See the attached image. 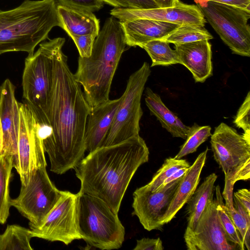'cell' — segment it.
Returning <instances> with one entry per match:
<instances>
[{
  "label": "cell",
  "mask_w": 250,
  "mask_h": 250,
  "mask_svg": "<svg viewBox=\"0 0 250 250\" xmlns=\"http://www.w3.org/2000/svg\"><path fill=\"white\" fill-rule=\"evenodd\" d=\"M79 52L80 57H90L96 36L93 35H76L71 37Z\"/></svg>",
  "instance_id": "obj_34"
},
{
  "label": "cell",
  "mask_w": 250,
  "mask_h": 250,
  "mask_svg": "<svg viewBox=\"0 0 250 250\" xmlns=\"http://www.w3.org/2000/svg\"><path fill=\"white\" fill-rule=\"evenodd\" d=\"M149 154L139 135L89 152L74 168L81 182L79 192L102 200L118 214L132 177Z\"/></svg>",
  "instance_id": "obj_2"
},
{
  "label": "cell",
  "mask_w": 250,
  "mask_h": 250,
  "mask_svg": "<svg viewBox=\"0 0 250 250\" xmlns=\"http://www.w3.org/2000/svg\"><path fill=\"white\" fill-rule=\"evenodd\" d=\"M57 11L62 27L71 37L93 35L100 31L99 20L92 12L58 4Z\"/></svg>",
  "instance_id": "obj_21"
},
{
  "label": "cell",
  "mask_w": 250,
  "mask_h": 250,
  "mask_svg": "<svg viewBox=\"0 0 250 250\" xmlns=\"http://www.w3.org/2000/svg\"><path fill=\"white\" fill-rule=\"evenodd\" d=\"M0 96H1V88L0 86V155L1 154L2 149V143H3V133L2 128L1 122V116H0Z\"/></svg>",
  "instance_id": "obj_42"
},
{
  "label": "cell",
  "mask_w": 250,
  "mask_h": 250,
  "mask_svg": "<svg viewBox=\"0 0 250 250\" xmlns=\"http://www.w3.org/2000/svg\"><path fill=\"white\" fill-rule=\"evenodd\" d=\"M104 3L114 6L130 9H147L159 8L153 0H102Z\"/></svg>",
  "instance_id": "obj_33"
},
{
  "label": "cell",
  "mask_w": 250,
  "mask_h": 250,
  "mask_svg": "<svg viewBox=\"0 0 250 250\" xmlns=\"http://www.w3.org/2000/svg\"><path fill=\"white\" fill-rule=\"evenodd\" d=\"M60 4L91 12L100 10L103 6L102 0H57Z\"/></svg>",
  "instance_id": "obj_35"
},
{
  "label": "cell",
  "mask_w": 250,
  "mask_h": 250,
  "mask_svg": "<svg viewBox=\"0 0 250 250\" xmlns=\"http://www.w3.org/2000/svg\"><path fill=\"white\" fill-rule=\"evenodd\" d=\"M122 100H108L91 108L84 135L85 150L92 152L103 146Z\"/></svg>",
  "instance_id": "obj_17"
},
{
  "label": "cell",
  "mask_w": 250,
  "mask_h": 250,
  "mask_svg": "<svg viewBox=\"0 0 250 250\" xmlns=\"http://www.w3.org/2000/svg\"><path fill=\"white\" fill-rule=\"evenodd\" d=\"M55 0H25L18 7L0 10V54L34 52L55 26L62 27Z\"/></svg>",
  "instance_id": "obj_4"
},
{
  "label": "cell",
  "mask_w": 250,
  "mask_h": 250,
  "mask_svg": "<svg viewBox=\"0 0 250 250\" xmlns=\"http://www.w3.org/2000/svg\"><path fill=\"white\" fill-rule=\"evenodd\" d=\"M141 47L144 49L150 56L152 61L151 67L179 63L175 50H172L169 43L163 40L149 41Z\"/></svg>",
  "instance_id": "obj_27"
},
{
  "label": "cell",
  "mask_w": 250,
  "mask_h": 250,
  "mask_svg": "<svg viewBox=\"0 0 250 250\" xmlns=\"http://www.w3.org/2000/svg\"><path fill=\"white\" fill-rule=\"evenodd\" d=\"M234 124L244 131V138L250 143V92L248 94L238 110Z\"/></svg>",
  "instance_id": "obj_32"
},
{
  "label": "cell",
  "mask_w": 250,
  "mask_h": 250,
  "mask_svg": "<svg viewBox=\"0 0 250 250\" xmlns=\"http://www.w3.org/2000/svg\"><path fill=\"white\" fill-rule=\"evenodd\" d=\"M13 157L0 155V224H4L9 215L11 199L9 195V183L13 167Z\"/></svg>",
  "instance_id": "obj_25"
},
{
  "label": "cell",
  "mask_w": 250,
  "mask_h": 250,
  "mask_svg": "<svg viewBox=\"0 0 250 250\" xmlns=\"http://www.w3.org/2000/svg\"><path fill=\"white\" fill-rule=\"evenodd\" d=\"M217 178V175L215 173L208 175L187 202L188 217L186 229L193 230L194 229L209 200L213 198L214 184Z\"/></svg>",
  "instance_id": "obj_24"
},
{
  "label": "cell",
  "mask_w": 250,
  "mask_h": 250,
  "mask_svg": "<svg viewBox=\"0 0 250 250\" xmlns=\"http://www.w3.org/2000/svg\"><path fill=\"white\" fill-rule=\"evenodd\" d=\"M145 102L150 113L160 122L162 127L173 137L186 139L189 126L186 125L162 102L160 96L147 87Z\"/></svg>",
  "instance_id": "obj_22"
},
{
  "label": "cell",
  "mask_w": 250,
  "mask_h": 250,
  "mask_svg": "<svg viewBox=\"0 0 250 250\" xmlns=\"http://www.w3.org/2000/svg\"><path fill=\"white\" fill-rule=\"evenodd\" d=\"M233 184L229 175H225V187L222 193L227 211L237 229L244 245L250 250V214L233 196Z\"/></svg>",
  "instance_id": "obj_23"
},
{
  "label": "cell",
  "mask_w": 250,
  "mask_h": 250,
  "mask_svg": "<svg viewBox=\"0 0 250 250\" xmlns=\"http://www.w3.org/2000/svg\"><path fill=\"white\" fill-rule=\"evenodd\" d=\"M196 3L233 53L250 56V11L210 1L201 0Z\"/></svg>",
  "instance_id": "obj_7"
},
{
  "label": "cell",
  "mask_w": 250,
  "mask_h": 250,
  "mask_svg": "<svg viewBox=\"0 0 250 250\" xmlns=\"http://www.w3.org/2000/svg\"><path fill=\"white\" fill-rule=\"evenodd\" d=\"M0 86V116L3 133L1 154L11 156L14 160L17 154L19 128V112L18 102L15 97L16 87L8 79Z\"/></svg>",
  "instance_id": "obj_16"
},
{
  "label": "cell",
  "mask_w": 250,
  "mask_h": 250,
  "mask_svg": "<svg viewBox=\"0 0 250 250\" xmlns=\"http://www.w3.org/2000/svg\"><path fill=\"white\" fill-rule=\"evenodd\" d=\"M182 178L154 191L137 188L133 192V214L148 231L161 229L160 221L167 210Z\"/></svg>",
  "instance_id": "obj_13"
},
{
  "label": "cell",
  "mask_w": 250,
  "mask_h": 250,
  "mask_svg": "<svg viewBox=\"0 0 250 250\" xmlns=\"http://www.w3.org/2000/svg\"><path fill=\"white\" fill-rule=\"evenodd\" d=\"M214 190L216 197L214 200L216 204L219 220L227 238L229 242L237 245L239 250H244V244L242 238L227 212V208L223 202V197L221 192L220 186L217 185Z\"/></svg>",
  "instance_id": "obj_29"
},
{
  "label": "cell",
  "mask_w": 250,
  "mask_h": 250,
  "mask_svg": "<svg viewBox=\"0 0 250 250\" xmlns=\"http://www.w3.org/2000/svg\"><path fill=\"white\" fill-rule=\"evenodd\" d=\"M164 248L160 238H143L137 240L134 250H163Z\"/></svg>",
  "instance_id": "obj_37"
},
{
  "label": "cell",
  "mask_w": 250,
  "mask_h": 250,
  "mask_svg": "<svg viewBox=\"0 0 250 250\" xmlns=\"http://www.w3.org/2000/svg\"><path fill=\"white\" fill-rule=\"evenodd\" d=\"M174 45L179 63L191 72L196 82L203 83L212 75V52L208 40Z\"/></svg>",
  "instance_id": "obj_18"
},
{
  "label": "cell",
  "mask_w": 250,
  "mask_h": 250,
  "mask_svg": "<svg viewBox=\"0 0 250 250\" xmlns=\"http://www.w3.org/2000/svg\"><path fill=\"white\" fill-rule=\"evenodd\" d=\"M120 22L126 45L140 47L149 41L164 39L180 25L148 19H137Z\"/></svg>",
  "instance_id": "obj_19"
},
{
  "label": "cell",
  "mask_w": 250,
  "mask_h": 250,
  "mask_svg": "<svg viewBox=\"0 0 250 250\" xmlns=\"http://www.w3.org/2000/svg\"><path fill=\"white\" fill-rule=\"evenodd\" d=\"M126 46L121 23L112 16L95 38L90 57L79 56L74 76L91 108L109 99L112 80Z\"/></svg>",
  "instance_id": "obj_3"
},
{
  "label": "cell",
  "mask_w": 250,
  "mask_h": 250,
  "mask_svg": "<svg viewBox=\"0 0 250 250\" xmlns=\"http://www.w3.org/2000/svg\"><path fill=\"white\" fill-rule=\"evenodd\" d=\"M150 73L148 63L144 62L130 76L103 146L116 145L139 135V123L143 113L141 100Z\"/></svg>",
  "instance_id": "obj_8"
},
{
  "label": "cell",
  "mask_w": 250,
  "mask_h": 250,
  "mask_svg": "<svg viewBox=\"0 0 250 250\" xmlns=\"http://www.w3.org/2000/svg\"><path fill=\"white\" fill-rule=\"evenodd\" d=\"M226 174L229 175L230 182L233 185L239 180H249L250 178V158Z\"/></svg>",
  "instance_id": "obj_36"
},
{
  "label": "cell",
  "mask_w": 250,
  "mask_h": 250,
  "mask_svg": "<svg viewBox=\"0 0 250 250\" xmlns=\"http://www.w3.org/2000/svg\"><path fill=\"white\" fill-rule=\"evenodd\" d=\"M208 151L206 150L197 156L182 177L173 197L160 221L161 226L168 223L187 203L197 188L200 174L205 165Z\"/></svg>",
  "instance_id": "obj_20"
},
{
  "label": "cell",
  "mask_w": 250,
  "mask_h": 250,
  "mask_svg": "<svg viewBox=\"0 0 250 250\" xmlns=\"http://www.w3.org/2000/svg\"><path fill=\"white\" fill-rule=\"evenodd\" d=\"M77 222L79 234L91 246L111 250L121 247L125 229L118 214L102 200L79 191Z\"/></svg>",
  "instance_id": "obj_5"
},
{
  "label": "cell",
  "mask_w": 250,
  "mask_h": 250,
  "mask_svg": "<svg viewBox=\"0 0 250 250\" xmlns=\"http://www.w3.org/2000/svg\"><path fill=\"white\" fill-rule=\"evenodd\" d=\"M56 38L40 44L25 60L22 78L23 97L39 122L49 125L48 113L53 74V53Z\"/></svg>",
  "instance_id": "obj_6"
},
{
  "label": "cell",
  "mask_w": 250,
  "mask_h": 250,
  "mask_svg": "<svg viewBox=\"0 0 250 250\" xmlns=\"http://www.w3.org/2000/svg\"><path fill=\"white\" fill-rule=\"evenodd\" d=\"M213 39L212 36L204 26L192 24L180 25L165 38L167 42L175 44L188 43L197 41Z\"/></svg>",
  "instance_id": "obj_28"
},
{
  "label": "cell",
  "mask_w": 250,
  "mask_h": 250,
  "mask_svg": "<svg viewBox=\"0 0 250 250\" xmlns=\"http://www.w3.org/2000/svg\"><path fill=\"white\" fill-rule=\"evenodd\" d=\"M33 237L32 231L17 225L7 226L0 234V250H31L30 241Z\"/></svg>",
  "instance_id": "obj_26"
},
{
  "label": "cell",
  "mask_w": 250,
  "mask_h": 250,
  "mask_svg": "<svg viewBox=\"0 0 250 250\" xmlns=\"http://www.w3.org/2000/svg\"><path fill=\"white\" fill-rule=\"evenodd\" d=\"M189 167V163L185 159L169 157L165 160L162 167L156 172L151 180L147 184L140 187V188L154 191L162 186L165 180L178 169Z\"/></svg>",
  "instance_id": "obj_30"
},
{
  "label": "cell",
  "mask_w": 250,
  "mask_h": 250,
  "mask_svg": "<svg viewBox=\"0 0 250 250\" xmlns=\"http://www.w3.org/2000/svg\"><path fill=\"white\" fill-rule=\"evenodd\" d=\"M42 166L32 173L28 183L21 185L19 195L11 200L15 207L29 221L30 228L40 226L55 207L62 195Z\"/></svg>",
  "instance_id": "obj_10"
},
{
  "label": "cell",
  "mask_w": 250,
  "mask_h": 250,
  "mask_svg": "<svg viewBox=\"0 0 250 250\" xmlns=\"http://www.w3.org/2000/svg\"><path fill=\"white\" fill-rule=\"evenodd\" d=\"M159 8L173 7L179 0H153Z\"/></svg>",
  "instance_id": "obj_41"
},
{
  "label": "cell",
  "mask_w": 250,
  "mask_h": 250,
  "mask_svg": "<svg viewBox=\"0 0 250 250\" xmlns=\"http://www.w3.org/2000/svg\"><path fill=\"white\" fill-rule=\"evenodd\" d=\"M63 38H56L48 113L49 134L43 140L50 170L62 174L74 168L84 157V135L91 110L62 52Z\"/></svg>",
  "instance_id": "obj_1"
},
{
  "label": "cell",
  "mask_w": 250,
  "mask_h": 250,
  "mask_svg": "<svg viewBox=\"0 0 250 250\" xmlns=\"http://www.w3.org/2000/svg\"><path fill=\"white\" fill-rule=\"evenodd\" d=\"M77 193L62 191L59 201L39 226L30 228L33 236L67 245L81 239L77 222Z\"/></svg>",
  "instance_id": "obj_11"
},
{
  "label": "cell",
  "mask_w": 250,
  "mask_h": 250,
  "mask_svg": "<svg viewBox=\"0 0 250 250\" xmlns=\"http://www.w3.org/2000/svg\"><path fill=\"white\" fill-rule=\"evenodd\" d=\"M211 129L209 125L200 126L194 123L190 127L185 142L181 146L179 151L174 158L181 159L196 151L197 148L211 135Z\"/></svg>",
  "instance_id": "obj_31"
},
{
  "label": "cell",
  "mask_w": 250,
  "mask_h": 250,
  "mask_svg": "<svg viewBox=\"0 0 250 250\" xmlns=\"http://www.w3.org/2000/svg\"><path fill=\"white\" fill-rule=\"evenodd\" d=\"M110 15L120 21L137 19H148L179 25L192 24L204 26L206 20L195 5L183 3L180 0L173 7L147 9L114 8Z\"/></svg>",
  "instance_id": "obj_15"
},
{
  "label": "cell",
  "mask_w": 250,
  "mask_h": 250,
  "mask_svg": "<svg viewBox=\"0 0 250 250\" xmlns=\"http://www.w3.org/2000/svg\"><path fill=\"white\" fill-rule=\"evenodd\" d=\"M210 144L214 158L225 175L250 158V143L224 123L211 134Z\"/></svg>",
  "instance_id": "obj_14"
},
{
  "label": "cell",
  "mask_w": 250,
  "mask_h": 250,
  "mask_svg": "<svg viewBox=\"0 0 250 250\" xmlns=\"http://www.w3.org/2000/svg\"><path fill=\"white\" fill-rule=\"evenodd\" d=\"M19 128L17 154L13 161L20 175L21 185L25 186L38 168L46 166L40 124L33 109L26 103L18 102Z\"/></svg>",
  "instance_id": "obj_9"
},
{
  "label": "cell",
  "mask_w": 250,
  "mask_h": 250,
  "mask_svg": "<svg viewBox=\"0 0 250 250\" xmlns=\"http://www.w3.org/2000/svg\"><path fill=\"white\" fill-rule=\"evenodd\" d=\"M201 0L210 1L228 4L250 11V0H194L195 2Z\"/></svg>",
  "instance_id": "obj_39"
},
{
  "label": "cell",
  "mask_w": 250,
  "mask_h": 250,
  "mask_svg": "<svg viewBox=\"0 0 250 250\" xmlns=\"http://www.w3.org/2000/svg\"><path fill=\"white\" fill-rule=\"evenodd\" d=\"M188 168V167H183L178 169L172 175L165 180L161 186H164L170 182L174 181L182 178L186 174Z\"/></svg>",
  "instance_id": "obj_40"
},
{
  "label": "cell",
  "mask_w": 250,
  "mask_h": 250,
  "mask_svg": "<svg viewBox=\"0 0 250 250\" xmlns=\"http://www.w3.org/2000/svg\"><path fill=\"white\" fill-rule=\"evenodd\" d=\"M184 240L188 250H239L228 240L213 198L209 200L194 229H186Z\"/></svg>",
  "instance_id": "obj_12"
},
{
  "label": "cell",
  "mask_w": 250,
  "mask_h": 250,
  "mask_svg": "<svg viewBox=\"0 0 250 250\" xmlns=\"http://www.w3.org/2000/svg\"><path fill=\"white\" fill-rule=\"evenodd\" d=\"M233 196L250 214V191L247 188H242L234 193Z\"/></svg>",
  "instance_id": "obj_38"
}]
</instances>
